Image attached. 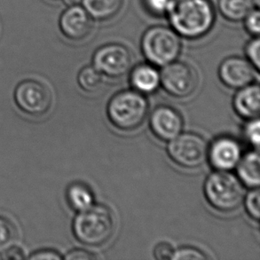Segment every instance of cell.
<instances>
[{
	"mask_svg": "<svg viewBox=\"0 0 260 260\" xmlns=\"http://www.w3.org/2000/svg\"><path fill=\"white\" fill-rule=\"evenodd\" d=\"M3 253L2 257L5 259H23L25 257L22 250L17 247H11Z\"/></svg>",
	"mask_w": 260,
	"mask_h": 260,
	"instance_id": "31",
	"label": "cell"
},
{
	"mask_svg": "<svg viewBox=\"0 0 260 260\" xmlns=\"http://www.w3.org/2000/svg\"><path fill=\"white\" fill-rule=\"evenodd\" d=\"M234 99V109L241 117L250 120L258 118L260 110V89L258 85L241 88Z\"/></svg>",
	"mask_w": 260,
	"mask_h": 260,
	"instance_id": "14",
	"label": "cell"
},
{
	"mask_svg": "<svg viewBox=\"0 0 260 260\" xmlns=\"http://www.w3.org/2000/svg\"><path fill=\"white\" fill-rule=\"evenodd\" d=\"M141 48L149 63L156 67H165L179 57L181 40L173 28L157 25L144 32Z\"/></svg>",
	"mask_w": 260,
	"mask_h": 260,
	"instance_id": "4",
	"label": "cell"
},
{
	"mask_svg": "<svg viewBox=\"0 0 260 260\" xmlns=\"http://www.w3.org/2000/svg\"><path fill=\"white\" fill-rule=\"evenodd\" d=\"M208 203L220 212H232L241 206L244 197L243 183L225 171L209 175L204 184Z\"/></svg>",
	"mask_w": 260,
	"mask_h": 260,
	"instance_id": "5",
	"label": "cell"
},
{
	"mask_svg": "<svg viewBox=\"0 0 260 260\" xmlns=\"http://www.w3.org/2000/svg\"><path fill=\"white\" fill-rule=\"evenodd\" d=\"M172 0H142L146 10L153 15H165Z\"/></svg>",
	"mask_w": 260,
	"mask_h": 260,
	"instance_id": "27",
	"label": "cell"
},
{
	"mask_svg": "<svg viewBox=\"0 0 260 260\" xmlns=\"http://www.w3.org/2000/svg\"><path fill=\"white\" fill-rule=\"evenodd\" d=\"M14 101L21 111L32 116H42L48 112L53 97L49 88L41 82L25 80L14 91Z\"/></svg>",
	"mask_w": 260,
	"mask_h": 260,
	"instance_id": "8",
	"label": "cell"
},
{
	"mask_svg": "<svg viewBox=\"0 0 260 260\" xmlns=\"http://www.w3.org/2000/svg\"><path fill=\"white\" fill-rule=\"evenodd\" d=\"M254 6L255 7H257V8H259V4L260 0H253Z\"/></svg>",
	"mask_w": 260,
	"mask_h": 260,
	"instance_id": "33",
	"label": "cell"
},
{
	"mask_svg": "<svg viewBox=\"0 0 260 260\" xmlns=\"http://www.w3.org/2000/svg\"><path fill=\"white\" fill-rule=\"evenodd\" d=\"M161 85L167 93L183 99L193 94L197 87V75L193 68L181 61H173L164 67Z\"/></svg>",
	"mask_w": 260,
	"mask_h": 260,
	"instance_id": "9",
	"label": "cell"
},
{
	"mask_svg": "<svg viewBox=\"0 0 260 260\" xmlns=\"http://www.w3.org/2000/svg\"><path fill=\"white\" fill-rule=\"evenodd\" d=\"M174 249L173 246L167 243H158L154 250V255L156 259H173Z\"/></svg>",
	"mask_w": 260,
	"mask_h": 260,
	"instance_id": "28",
	"label": "cell"
},
{
	"mask_svg": "<svg viewBox=\"0 0 260 260\" xmlns=\"http://www.w3.org/2000/svg\"><path fill=\"white\" fill-rule=\"evenodd\" d=\"M259 120L258 118H255L250 119L244 128V135L247 141L256 148L259 147Z\"/></svg>",
	"mask_w": 260,
	"mask_h": 260,
	"instance_id": "25",
	"label": "cell"
},
{
	"mask_svg": "<svg viewBox=\"0 0 260 260\" xmlns=\"http://www.w3.org/2000/svg\"><path fill=\"white\" fill-rule=\"evenodd\" d=\"M148 103L144 95L135 91H120L113 96L107 108L109 119L114 126L123 132L136 130L144 123Z\"/></svg>",
	"mask_w": 260,
	"mask_h": 260,
	"instance_id": "3",
	"label": "cell"
},
{
	"mask_svg": "<svg viewBox=\"0 0 260 260\" xmlns=\"http://www.w3.org/2000/svg\"><path fill=\"white\" fill-rule=\"evenodd\" d=\"M68 7L71 6H76V5H80L82 3V0H64Z\"/></svg>",
	"mask_w": 260,
	"mask_h": 260,
	"instance_id": "32",
	"label": "cell"
},
{
	"mask_svg": "<svg viewBox=\"0 0 260 260\" xmlns=\"http://www.w3.org/2000/svg\"><path fill=\"white\" fill-rule=\"evenodd\" d=\"M18 238L17 230L7 218L0 216V252L14 246Z\"/></svg>",
	"mask_w": 260,
	"mask_h": 260,
	"instance_id": "21",
	"label": "cell"
},
{
	"mask_svg": "<svg viewBox=\"0 0 260 260\" xmlns=\"http://www.w3.org/2000/svg\"><path fill=\"white\" fill-rule=\"evenodd\" d=\"M208 144L199 134H179L170 142L168 155L177 166L185 169H197L208 158Z\"/></svg>",
	"mask_w": 260,
	"mask_h": 260,
	"instance_id": "6",
	"label": "cell"
},
{
	"mask_svg": "<svg viewBox=\"0 0 260 260\" xmlns=\"http://www.w3.org/2000/svg\"><path fill=\"white\" fill-rule=\"evenodd\" d=\"M166 14L171 28L186 39H200L208 34L216 18L211 0H172Z\"/></svg>",
	"mask_w": 260,
	"mask_h": 260,
	"instance_id": "1",
	"label": "cell"
},
{
	"mask_svg": "<svg viewBox=\"0 0 260 260\" xmlns=\"http://www.w3.org/2000/svg\"><path fill=\"white\" fill-rule=\"evenodd\" d=\"M133 55L126 46L112 43L96 50L92 57V66L103 76L122 78L132 68Z\"/></svg>",
	"mask_w": 260,
	"mask_h": 260,
	"instance_id": "7",
	"label": "cell"
},
{
	"mask_svg": "<svg viewBox=\"0 0 260 260\" xmlns=\"http://www.w3.org/2000/svg\"><path fill=\"white\" fill-rule=\"evenodd\" d=\"M255 71L257 70L247 59L233 56L222 61L218 69V76L225 86L239 90L254 81Z\"/></svg>",
	"mask_w": 260,
	"mask_h": 260,
	"instance_id": "10",
	"label": "cell"
},
{
	"mask_svg": "<svg viewBox=\"0 0 260 260\" xmlns=\"http://www.w3.org/2000/svg\"><path fill=\"white\" fill-rule=\"evenodd\" d=\"M78 85L89 93L98 91L104 84V77L93 66L83 68L78 76Z\"/></svg>",
	"mask_w": 260,
	"mask_h": 260,
	"instance_id": "20",
	"label": "cell"
},
{
	"mask_svg": "<svg viewBox=\"0 0 260 260\" xmlns=\"http://www.w3.org/2000/svg\"><path fill=\"white\" fill-rule=\"evenodd\" d=\"M209 257L198 249L192 247L180 248L179 250H175L173 254V259H207Z\"/></svg>",
	"mask_w": 260,
	"mask_h": 260,
	"instance_id": "26",
	"label": "cell"
},
{
	"mask_svg": "<svg viewBox=\"0 0 260 260\" xmlns=\"http://www.w3.org/2000/svg\"><path fill=\"white\" fill-rule=\"evenodd\" d=\"M60 31L67 39L80 41L87 38L92 29V19L80 5L71 6L60 17Z\"/></svg>",
	"mask_w": 260,
	"mask_h": 260,
	"instance_id": "12",
	"label": "cell"
},
{
	"mask_svg": "<svg viewBox=\"0 0 260 260\" xmlns=\"http://www.w3.org/2000/svg\"><path fill=\"white\" fill-rule=\"evenodd\" d=\"M244 28L250 35L259 37L260 32V12L259 8L255 7L247 14L243 19Z\"/></svg>",
	"mask_w": 260,
	"mask_h": 260,
	"instance_id": "23",
	"label": "cell"
},
{
	"mask_svg": "<svg viewBox=\"0 0 260 260\" xmlns=\"http://www.w3.org/2000/svg\"><path fill=\"white\" fill-rule=\"evenodd\" d=\"M149 125L153 134L160 141H171L181 133L183 119L172 107L160 106L152 112Z\"/></svg>",
	"mask_w": 260,
	"mask_h": 260,
	"instance_id": "11",
	"label": "cell"
},
{
	"mask_svg": "<svg viewBox=\"0 0 260 260\" xmlns=\"http://www.w3.org/2000/svg\"><path fill=\"white\" fill-rule=\"evenodd\" d=\"M259 190L258 187L252 188L250 193L247 194L245 199V207L248 214L254 220L258 221L259 219Z\"/></svg>",
	"mask_w": 260,
	"mask_h": 260,
	"instance_id": "22",
	"label": "cell"
},
{
	"mask_svg": "<svg viewBox=\"0 0 260 260\" xmlns=\"http://www.w3.org/2000/svg\"><path fill=\"white\" fill-rule=\"evenodd\" d=\"M247 60L250 61L257 71L260 68V39L259 37H253V39L247 44L245 47Z\"/></svg>",
	"mask_w": 260,
	"mask_h": 260,
	"instance_id": "24",
	"label": "cell"
},
{
	"mask_svg": "<svg viewBox=\"0 0 260 260\" xmlns=\"http://www.w3.org/2000/svg\"><path fill=\"white\" fill-rule=\"evenodd\" d=\"M29 258L35 260H60L62 257L54 250H42L32 254Z\"/></svg>",
	"mask_w": 260,
	"mask_h": 260,
	"instance_id": "29",
	"label": "cell"
},
{
	"mask_svg": "<svg viewBox=\"0 0 260 260\" xmlns=\"http://www.w3.org/2000/svg\"><path fill=\"white\" fill-rule=\"evenodd\" d=\"M218 7L225 20L238 22L243 21L255 6L253 0H218Z\"/></svg>",
	"mask_w": 260,
	"mask_h": 260,
	"instance_id": "18",
	"label": "cell"
},
{
	"mask_svg": "<svg viewBox=\"0 0 260 260\" xmlns=\"http://www.w3.org/2000/svg\"><path fill=\"white\" fill-rule=\"evenodd\" d=\"M208 157L217 171L229 172L236 167L242 158V148L236 139L218 138L208 148Z\"/></svg>",
	"mask_w": 260,
	"mask_h": 260,
	"instance_id": "13",
	"label": "cell"
},
{
	"mask_svg": "<svg viewBox=\"0 0 260 260\" xmlns=\"http://www.w3.org/2000/svg\"><path fill=\"white\" fill-rule=\"evenodd\" d=\"M95 256L92 254L84 250H71L66 255L65 259L68 260H85V259H94Z\"/></svg>",
	"mask_w": 260,
	"mask_h": 260,
	"instance_id": "30",
	"label": "cell"
},
{
	"mask_svg": "<svg viewBox=\"0 0 260 260\" xmlns=\"http://www.w3.org/2000/svg\"><path fill=\"white\" fill-rule=\"evenodd\" d=\"M85 8L92 20L108 21L119 13L123 0H82Z\"/></svg>",
	"mask_w": 260,
	"mask_h": 260,
	"instance_id": "17",
	"label": "cell"
},
{
	"mask_svg": "<svg viewBox=\"0 0 260 260\" xmlns=\"http://www.w3.org/2000/svg\"><path fill=\"white\" fill-rule=\"evenodd\" d=\"M259 155L257 152H249L237 164L238 179L250 188H257L260 183Z\"/></svg>",
	"mask_w": 260,
	"mask_h": 260,
	"instance_id": "16",
	"label": "cell"
},
{
	"mask_svg": "<svg viewBox=\"0 0 260 260\" xmlns=\"http://www.w3.org/2000/svg\"><path fill=\"white\" fill-rule=\"evenodd\" d=\"M131 84L141 93H152L161 85L158 71L152 64H141L134 68L131 74Z\"/></svg>",
	"mask_w": 260,
	"mask_h": 260,
	"instance_id": "15",
	"label": "cell"
},
{
	"mask_svg": "<svg viewBox=\"0 0 260 260\" xmlns=\"http://www.w3.org/2000/svg\"><path fill=\"white\" fill-rule=\"evenodd\" d=\"M68 203L75 211L87 210L94 204V196L85 184L74 183L67 190Z\"/></svg>",
	"mask_w": 260,
	"mask_h": 260,
	"instance_id": "19",
	"label": "cell"
},
{
	"mask_svg": "<svg viewBox=\"0 0 260 260\" xmlns=\"http://www.w3.org/2000/svg\"><path fill=\"white\" fill-rule=\"evenodd\" d=\"M116 229L110 209L102 204L92 205L78 212L73 221V232L80 243L87 246L104 245L111 239Z\"/></svg>",
	"mask_w": 260,
	"mask_h": 260,
	"instance_id": "2",
	"label": "cell"
}]
</instances>
